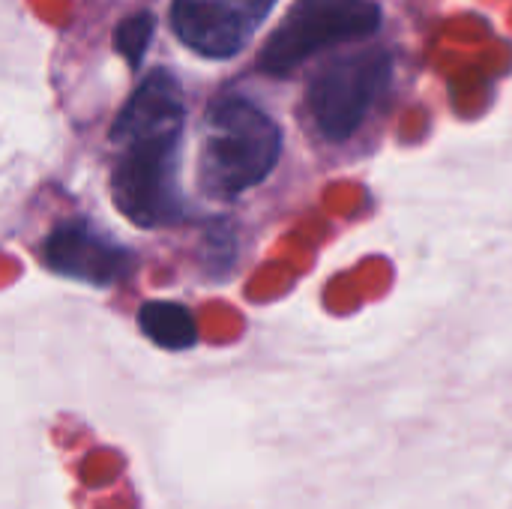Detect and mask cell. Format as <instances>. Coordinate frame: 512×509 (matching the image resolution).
<instances>
[{
    "mask_svg": "<svg viewBox=\"0 0 512 509\" xmlns=\"http://www.w3.org/2000/svg\"><path fill=\"white\" fill-rule=\"evenodd\" d=\"M153 27H156L153 12H135V15H129L126 21L117 24L114 48L126 57L129 66H138L144 60V51H147V45L153 39Z\"/></svg>",
    "mask_w": 512,
    "mask_h": 509,
    "instance_id": "cell-8",
    "label": "cell"
},
{
    "mask_svg": "<svg viewBox=\"0 0 512 509\" xmlns=\"http://www.w3.org/2000/svg\"><path fill=\"white\" fill-rule=\"evenodd\" d=\"M282 132L267 111L243 96H222L204 114L198 183L213 198L258 186L279 162Z\"/></svg>",
    "mask_w": 512,
    "mask_h": 509,
    "instance_id": "cell-2",
    "label": "cell"
},
{
    "mask_svg": "<svg viewBox=\"0 0 512 509\" xmlns=\"http://www.w3.org/2000/svg\"><path fill=\"white\" fill-rule=\"evenodd\" d=\"M183 90L165 69L147 75L111 126L117 162L111 195L117 210L135 225L156 228L186 213L180 192Z\"/></svg>",
    "mask_w": 512,
    "mask_h": 509,
    "instance_id": "cell-1",
    "label": "cell"
},
{
    "mask_svg": "<svg viewBox=\"0 0 512 509\" xmlns=\"http://www.w3.org/2000/svg\"><path fill=\"white\" fill-rule=\"evenodd\" d=\"M381 24L375 0H297L261 51V69L282 75L312 54L372 36Z\"/></svg>",
    "mask_w": 512,
    "mask_h": 509,
    "instance_id": "cell-3",
    "label": "cell"
},
{
    "mask_svg": "<svg viewBox=\"0 0 512 509\" xmlns=\"http://www.w3.org/2000/svg\"><path fill=\"white\" fill-rule=\"evenodd\" d=\"M138 327L147 339L168 351H186L198 342L195 318L186 306L171 300H150L138 309Z\"/></svg>",
    "mask_w": 512,
    "mask_h": 509,
    "instance_id": "cell-7",
    "label": "cell"
},
{
    "mask_svg": "<svg viewBox=\"0 0 512 509\" xmlns=\"http://www.w3.org/2000/svg\"><path fill=\"white\" fill-rule=\"evenodd\" d=\"M393 60L387 51L339 54L309 84V111L330 141H345L360 129L372 105L390 87Z\"/></svg>",
    "mask_w": 512,
    "mask_h": 509,
    "instance_id": "cell-4",
    "label": "cell"
},
{
    "mask_svg": "<svg viewBox=\"0 0 512 509\" xmlns=\"http://www.w3.org/2000/svg\"><path fill=\"white\" fill-rule=\"evenodd\" d=\"M42 258L48 270L90 285H114L135 267V258L126 246L114 243L87 222H66L54 228L45 240Z\"/></svg>",
    "mask_w": 512,
    "mask_h": 509,
    "instance_id": "cell-6",
    "label": "cell"
},
{
    "mask_svg": "<svg viewBox=\"0 0 512 509\" xmlns=\"http://www.w3.org/2000/svg\"><path fill=\"white\" fill-rule=\"evenodd\" d=\"M276 0H174L177 36L204 57H234L249 45Z\"/></svg>",
    "mask_w": 512,
    "mask_h": 509,
    "instance_id": "cell-5",
    "label": "cell"
}]
</instances>
